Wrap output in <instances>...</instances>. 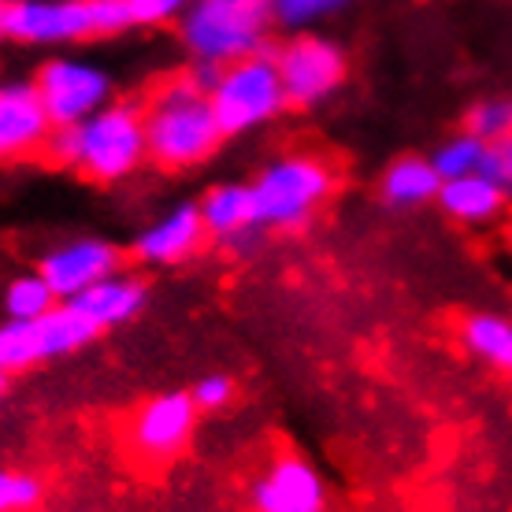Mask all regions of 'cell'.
Returning <instances> with one entry per match:
<instances>
[{
	"label": "cell",
	"mask_w": 512,
	"mask_h": 512,
	"mask_svg": "<svg viewBox=\"0 0 512 512\" xmlns=\"http://www.w3.org/2000/svg\"><path fill=\"white\" fill-rule=\"evenodd\" d=\"M141 116H145L149 160L164 171L201 167L208 156H216V149L227 138L201 71L160 82L141 104Z\"/></svg>",
	"instance_id": "6da1fadb"
},
{
	"label": "cell",
	"mask_w": 512,
	"mask_h": 512,
	"mask_svg": "<svg viewBox=\"0 0 512 512\" xmlns=\"http://www.w3.org/2000/svg\"><path fill=\"white\" fill-rule=\"evenodd\" d=\"M45 153L90 182H123L149 160L138 101H112L75 127H56Z\"/></svg>",
	"instance_id": "7a4b0ae2"
},
{
	"label": "cell",
	"mask_w": 512,
	"mask_h": 512,
	"mask_svg": "<svg viewBox=\"0 0 512 512\" xmlns=\"http://www.w3.org/2000/svg\"><path fill=\"white\" fill-rule=\"evenodd\" d=\"M271 23L268 0H190L179 19V38L197 67H227L264 52Z\"/></svg>",
	"instance_id": "3957f363"
},
{
	"label": "cell",
	"mask_w": 512,
	"mask_h": 512,
	"mask_svg": "<svg viewBox=\"0 0 512 512\" xmlns=\"http://www.w3.org/2000/svg\"><path fill=\"white\" fill-rule=\"evenodd\" d=\"M197 71L208 82V97H212L216 119L227 138L268 127L271 119L282 116V108H290L275 52L268 49L227 67H197Z\"/></svg>",
	"instance_id": "277c9868"
},
{
	"label": "cell",
	"mask_w": 512,
	"mask_h": 512,
	"mask_svg": "<svg viewBox=\"0 0 512 512\" xmlns=\"http://www.w3.org/2000/svg\"><path fill=\"white\" fill-rule=\"evenodd\" d=\"M130 30L127 0H12L8 38L19 45H78Z\"/></svg>",
	"instance_id": "5b68a950"
},
{
	"label": "cell",
	"mask_w": 512,
	"mask_h": 512,
	"mask_svg": "<svg viewBox=\"0 0 512 512\" xmlns=\"http://www.w3.org/2000/svg\"><path fill=\"white\" fill-rule=\"evenodd\" d=\"M260 223L268 231H297L323 208L334 193V171L327 160L308 153H290L271 160L253 179Z\"/></svg>",
	"instance_id": "8992f818"
},
{
	"label": "cell",
	"mask_w": 512,
	"mask_h": 512,
	"mask_svg": "<svg viewBox=\"0 0 512 512\" xmlns=\"http://www.w3.org/2000/svg\"><path fill=\"white\" fill-rule=\"evenodd\" d=\"M97 334L101 331L71 301H60L52 312H45L38 320L0 323V372L15 375L41 364V360L67 357L75 349L90 346Z\"/></svg>",
	"instance_id": "52a82bcc"
},
{
	"label": "cell",
	"mask_w": 512,
	"mask_h": 512,
	"mask_svg": "<svg viewBox=\"0 0 512 512\" xmlns=\"http://www.w3.org/2000/svg\"><path fill=\"white\" fill-rule=\"evenodd\" d=\"M41 101L49 108L52 127H75L116 97V82L90 56H52L34 75Z\"/></svg>",
	"instance_id": "ba28073f"
},
{
	"label": "cell",
	"mask_w": 512,
	"mask_h": 512,
	"mask_svg": "<svg viewBox=\"0 0 512 512\" xmlns=\"http://www.w3.org/2000/svg\"><path fill=\"white\" fill-rule=\"evenodd\" d=\"M279 64L282 90L286 101L294 108H316L327 97L342 90V82L349 75V60L342 45H334L331 38L320 34H297L275 52Z\"/></svg>",
	"instance_id": "9c48e42d"
},
{
	"label": "cell",
	"mask_w": 512,
	"mask_h": 512,
	"mask_svg": "<svg viewBox=\"0 0 512 512\" xmlns=\"http://www.w3.org/2000/svg\"><path fill=\"white\" fill-rule=\"evenodd\" d=\"M197 416H201V409L182 390L149 397L145 405H138V412L127 423V442L134 449V457L145 464L175 461L182 449L190 446Z\"/></svg>",
	"instance_id": "30bf717a"
},
{
	"label": "cell",
	"mask_w": 512,
	"mask_h": 512,
	"mask_svg": "<svg viewBox=\"0 0 512 512\" xmlns=\"http://www.w3.org/2000/svg\"><path fill=\"white\" fill-rule=\"evenodd\" d=\"M253 512H327L323 475L297 453H279L249 487Z\"/></svg>",
	"instance_id": "8fae6325"
},
{
	"label": "cell",
	"mask_w": 512,
	"mask_h": 512,
	"mask_svg": "<svg viewBox=\"0 0 512 512\" xmlns=\"http://www.w3.org/2000/svg\"><path fill=\"white\" fill-rule=\"evenodd\" d=\"M52 130L34 78H0V160L45 153Z\"/></svg>",
	"instance_id": "7c38bea8"
},
{
	"label": "cell",
	"mask_w": 512,
	"mask_h": 512,
	"mask_svg": "<svg viewBox=\"0 0 512 512\" xmlns=\"http://www.w3.org/2000/svg\"><path fill=\"white\" fill-rule=\"evenodd\" d=\"M38 271L52 286L56 301H75L101 279L123 271V253L104 238H75L41 256Z\"/></svg>",
	"instance_id": "4fadbf2b"
},
{
	"label": "cell",
	"mask_w": 512,
	"mask_h": 512,
	"mask_svg": "<svg viewBox=\"0 0 512 512\" xmlns=\"http://www.w3.org/2000/svg\"><path fill=\"white\" fill-rule=\"evenodd\" d=\"M201 216H205L208 238L223 242L231 253L249 256L264 242V223H260V208H256L253 182H219L197 201Z\"/></svg>",
	"instance_id": "5bb4252c"
},
{
	"label": "cell",
	"mask_w": 512,
	"mask_h": 512,
	"mask_svg": "<svg viewBox=\"0 0 512 512\" xmlns=\"http://www.w3.org/2000/svg\"><path fill=\"white\" fill-rule=\"evenodd\" d=\"M208 242L205 216L197 205H175L134 234V256L153 268H175L197 256Z\"/></svg>",
	"instance_id": "9a60e30c"
},
{
	"label": "cell",
	"mask_w": 512,
	"mask_h": 512,
	"mask_svg": "<svg viewBox=\"0 0 512 512\" xmlns=\"http://www.w3.org/2000/svg\"><path fill=\"white\" fill-rule=\"evenodd\" d=\"M149 301V286L138 279V275H127V271H116L101 279L97 286H90L82 297H75L71 305L86 316V320L97 327V331H112V327H123L138 316Z\"/></svg>",
	"instance_id": "2e32d148"
},
{
	"label": "cell",
	"mask_w": 512,
	"mask_h": 512,
	"mask_svg": "<svg viewBox=\"0 0 512 512\" xmlns=\"http://www.w3.org/2000/svg\"><path fill=\"white\" fill-rule=\"evenodd\" d=\"M438 205L449 219L468 223V227H483L494 223L498 216H505L509 208V193L494 186L487 175H464V179L442 182L438 190Z\"/></svg>",
	"instance_id": "e0dca14e"
},
{
	"label": "cell",
	"mask_w": 512,
	"mask_h": 512,
	"mask_svg": "<svg viewBox=\"0 0 512 512\" xmlns=\"http://www.w3.org/2000/svg\"><path fill=\"white\" fill-rule=\"evenodd\" d=\"M379 190L390 208H420L427 201H438L442 175L435 171L431 156H401L383 171Z\"/></svg>",
	"instance_id": "ac0fdd59"
},
{
	"label": "cell",
	"mask_w": 512,
	"mask_h": 512,
	"mask_svg": "<svg viewBox=\"0 0 512 512\" xmlns=\"http://www.w3.org/2000/svg\"><path fill=\"white\" fill-rule=\"evenodd\" d=\"M464 349L490 368L512 372V320L498 312H472L461 323Z\"/></svg>",
	"instance_id": "d6986e66"
},
{
	"label": "cell",
	"mask_w": 512,
	"mask_h": 512,
	"mask_svg": "<svg viewBox=\"0 0 512 512\" xmlns=\"http://www.w3.org/2000/svg\"><path fill=\"white\" fill-rule=\"evenodd\" d=\"M60 305L56 294H52V286L45 282L41 271H30V275H15L8 282V290H4V312H8V320H38L45 312Z\"/></svg>",
	"instance_id": "ffe728a7"
},
{
	"label": "cell",
	"mask_w": 512,
	"mask_h": 512,
	"mask_svg": "<svg viewBox=\"0 0 512 512\" xmlns=\"http://www.w3.org/2000/svg\"><path fill=\"white\" fill-rule=\"evenodd\" d=\"M483 149H487V141L475 138L472 130H461V134H453V138H446L438 145L435 156H431V164H435V171L442 175V182L464 179V175H479Z\"/></svg>",
	"instance_id": "44dd1931"
},
{
	"label": "cell",
	"mask_w": 512,
	"mask_h": 512,
	"mask_svg": "<svg viewBox=\"0 0 512 512\" xmlns=\"http://www.w3.org/2000/svg\"><path fill=\"white\" fill-rule=\"evenodd\" d=\"M342 8H349V0H271V19L301 34L320 26L323 19H334Z\"/></svg>",
	"instance_id": "7402d4cb"
},
{
	"label": "cell",
	"mask_w": 512,
	"mask_h": 512,
	"mask_svg": "<svg viewBox=\"0 0 512 512\" xmlns=\"http://www.w3.org/2000/svg\"><path fill=\"white\" fill-rule=\"evenodd\" d=\"M464 130H472L475 138L498 141L512 134V97H487L468 108Z\"/></svg>",
	"instance_id": "603a6c76"
},
{
	"label": "cell",
	"mask_w": 512,
	"mask_h": 512,
	"mask_svg": "<svg viewBox=\"0 0 512 512\" xmlns=\"http://www.w3.org/2000/svg\"><path fill=\"white\" fill-rule=\"evenodd\" d=\"M41 501V479L34 472L0 468V512H34Z\"/></svg>",
	"instance_id": "cb8c5ba5"
},
{
	"label": "cell",
	"mask_w": 512,
	"mask_h": 512,
	"mask_svg": "<svg viewBox=\"0 0 512 512\" xmlns=\"http://www.w3.org/2000/svg\"><path fill=\"white\" fill-rule=\"evenodd\" d=\"M190 0H127L130 26H167L179 23Z\"/></svg>",
	"instance_id": "d4e9b609"
},
{
	"label": "cell",
	"mask_w": 512,
	"mask_h": 512,
	"mask_svg": "<svg viewBox=\"0 0 512 512\" xmlns=\"http://www.w3.org/2000/svg\"><path fill=\"white\" fill-rule=\"evenodd\" d=\"M190 397L201 412L227 409V405L234 401V379L231 375H223V372H212V375H205V379H197V383H193Z\"/></svg>",
	"instance_id": "484cf974"
},
{
	"label": "cell",
	"mask_w": 512,
	"mask_h": 512,
	"mask_svg": "<svg viewBox=\"0 0 512 512\" xmlns=\"http://www.w3.org/2000/svg\"><path fill=\"white\" fill-rule=\"evenodd\" d=\"M479 175H487L494 186L512 197V134L509 138H498V141H487V149H483V164H479Z\"/></svg>",
	"instance_id": "4316f807"
},
{
	"label": "cell",
	"mask_w": 512,
	"mask_h": 512,
	"mask_svg": "<svg viewBox=\"0 0 512 512\" xmlns=\"http://www.w3.org/2000/svg\"><path fill=\"white\" fill-rule=\"evenodd\" d=\"M8 4L12 0H0V41L8 38Z\"/></svg>",
	"instance_id": "83f0119b"
},
{
	"label": "cell",
	"mask_w": 512,
	"mask_h": 512,
	"mask_svg": "<svg viewBox=\"0 0 512 512\" xmlns=\"http://www.w3.org/2000/svg\"><path fill=\"white\" fill-rule=\"evenodd\" d=\"M4 386H8V375L0 372V401H4Z\"/></svg>",
	"instance_id": "f1b7e54d"
},
{
	"label": "cell",
	"mask_w": 512,
	"mask_h": 512,
	"mask_svg": "<svg viewBox=\"0 0 512 512\" xmlns=\"http://www.w3.org/2000/svg\"><path fill=\"white\" fill-rule=\"evenodd\" d=\"M509 245H512V223H509Z\"/></svg>",
	"instance_id": "f546056e"
},
{
	"label": "cell",
	"mask_w": 512,
	"mask_h": 512,
	"mask_svg": "<svg viewBox=\"0 0 512 512\" xmlns=\"http://www.w3.org/2000/svg\"><path fill=\"white\" fill-rule=\"evenodd\" d=\"M268 4H271V0H268Z\"/></svg>",
	"instance_id": "4dcf8cb0"
}]
</instances>
